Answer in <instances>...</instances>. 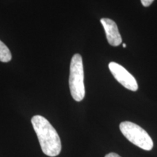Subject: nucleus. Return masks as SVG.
<instances>
[{"instance_id": "f257e3e1", "label": "nucleus", "mask_w": 157, "mask_h": 157, "mask_svg": "<svg viewBox=\"0 0 157 157\" xmlns=\"http://www.w3.org/2000/svg\"><path fill=\"white\" fill-rule=\"evenodd\" d=\"M31 124L43 153L51 157L60 154L62 148L61 141L56 129L50 121L42 116L36 115L31 119Z\"/></svg>"}, {"instance_id": "f03ea898", "label": "nucleus", "mask_w": 157, "mask_h": 157, "mask_svg": "<svg viewBox=\"0 0 157 157\" xmlns=\"http://www.w3.org/2000/svg\"><path fill=\"white\" fill-rule=\"evenodd\" d=\"M68 82L72 98L77 102L82 101L85 96V87L84 84L83 63L79 54H75L71 58Z\"/></svg>"}, {"instance_id": "7ed1b4c3", "label": "nucleus", "mask_w": 157, "mask_h": 157, "mask_svg": "<svg viewBox=\"0 0 157 157\" xmlns=\"http://www.w3.org/2000/svg\"><path fill=\"white\" fill-rule=\"evenodd\" d=\"M119 129L122 135L132 144L145 151H151L154 147L151 137L142 127L131 122L123 121L119 124Z\"/></svg>"}, {"instance_id": "20e7f679", "label": "nucleus", "mask_w": 157, "mask_h": 157, "mask_svg": "<svg viewBox=\"0 0 157 157\" xmlns=\"http://www.w3.org/2000/svg\"><path fill=\"white\" fill-rule=\"evenodd\" d=\"M109 68L113 77L123 87L131 91H137L138 89V84L136 79L122 66L115 62H111L109 64Z\"/></svg>"}, {"instance_id": "39448f33", "label": "nucleus", "mask_w": 157, "mask_h": 157, "mask_svg": "<svg viewBox=\"0 0 157 157\" xmlns=\"http://www.w3.org/2000/svg\"><path fill=\"white\" fill-rule=\"evenodd\" d=\"M101 23L105 31L106 39L109 44L113 47L120 45L122 42V39L118 29L117 23L113 20L109 18H102Z\"/></svg>"}, {"instance_id": "423d86ee", "label": "nucleus", "mask_w": 157, "mask_h": 157, "mask_svg": "<svg viewBox=\"0 0 157 157\" xmlns=\"http://www.w3.org/2000/svg\"><path fill=\"white\" fill-rule=\"evenodd\" d=\"M11 59L12 54L9 48L0 40V61L7 63L10 61Z\"/></svg>"}, {"instance_id": "0eeeda50", "label": "nucleus", "mask_w": 157, "mask_h": 157, "mask_svg": "<svg viewBox=\"0 0 157 157\" xmlns=\"http://www.w3.org/2000/svg\"><path fill=\"white\" fill-rule=\"evenodd\" d=\"M140 1L142 5L144 6V7H148V6L151 5L154 0H140Z\"/></svg>"}, {"instance_id": "6e6552de", "label": "nucleus", "mask_w": 157, "mask_h": 157, "mask_svg": "<svg viewBox=\"0 0 157 157\" xmlns=\"http://www.w3.org/2000/svg\"><path fill=\"white\" fill-rule=\"evenodd\" d=\"M105 157H121L119 156V154H116V153H109V154H106Z\"/></svg>"}, {"instance_id": "1a4fd4ad", "label": "nucleus", "mask_w": 157, "mask_h": 157, "mask_svg": "<svg viewBox=\"0 0 157 157\" xmlns=\"http://www.w3.org/2000/svg\"><path fill=\"white\" fill-rule=\"evenodd\" d=\"M122 46H123V48H126V44H125V43H123L122 44Z\"/></svg>"}]
</instances>
